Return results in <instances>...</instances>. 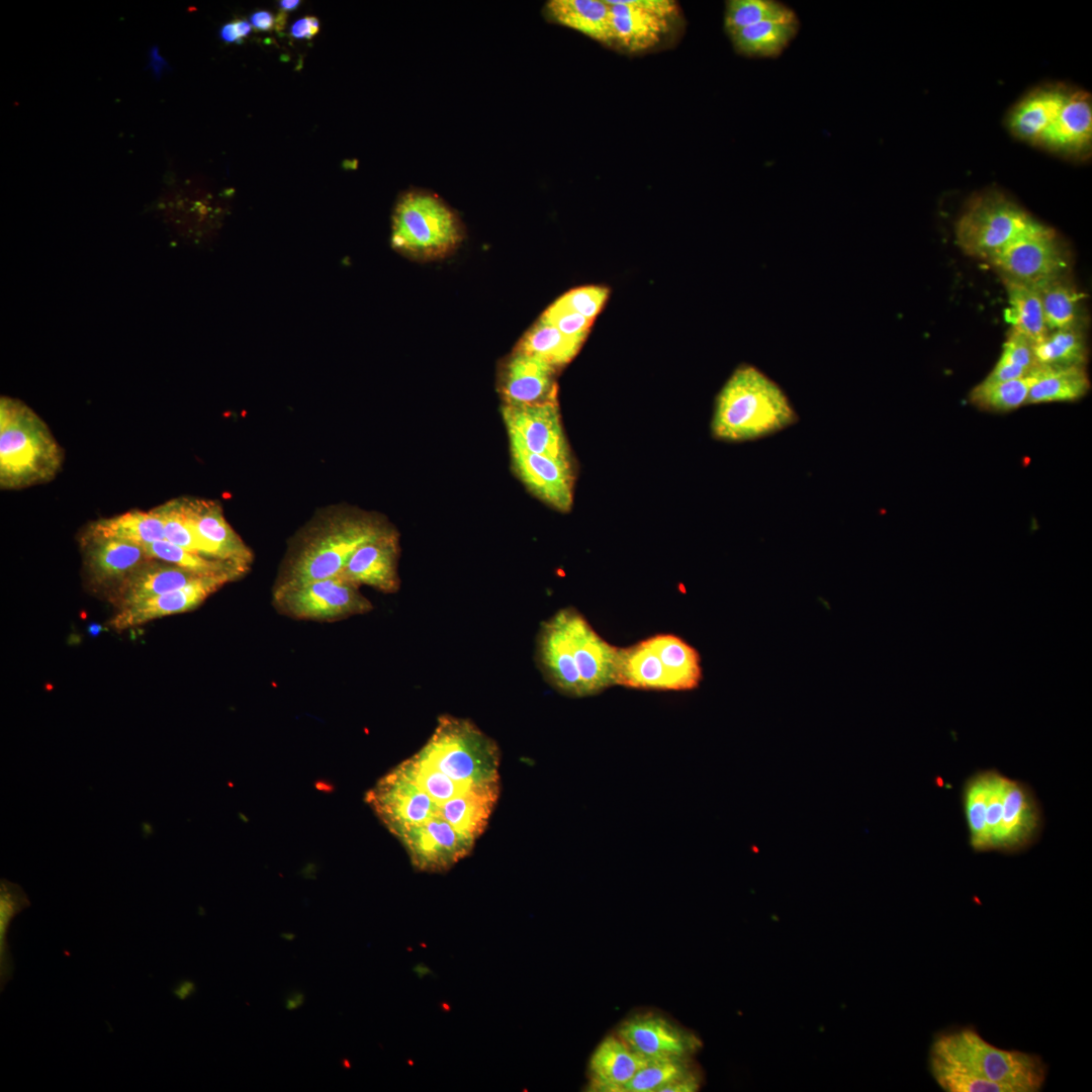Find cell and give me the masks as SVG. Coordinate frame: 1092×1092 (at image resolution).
<instances>
[{"label":"cell","instance_id":"obj_45","mask_svg":"<svg viewBox=\"0 0 1092 1092\" xmlns=\"http://www.w3.org/2000/svg\"><path fill=\"white\" fill-rule=\"evenodd\" d=\"M699 1081L700 1080L695 1072L667 1084L660 1092H693L698 1090L700 1086Z\"/></svg>","mask_w":1092,"mask_h":1092},{"label":"cell","instance_id":"obj_42","mask_svg":"<svg viewBox=\"0 0 1092 1092\" xmlns=\"http://www.w3.org/2000/svg\"><path fill=\"white\" fill-rule=\"evenodd\" d=\"M609 296V289L603 286H582L573 288L559 297V299L574 311L584 317L595 321L605 305Z\"/></svg>","mask_w":1092,"mask_h":1092},{"label":"cell","instance_id":"obj_11","mask_svg":"<svg viewBox=\"0 0 1092 1092\" xmlns=\"http://www.w3.org/2000/svg\"><path fill=\"white\" fill-rule=\"evenodd\" d=\"M988 263L1001 278L1034 287L1064 276L1069 265L1057 233L1037 220Z\"/></svg>","mask_w":1092,"mask_h":1092},{"label":"cell","instance_id":"obj_3","mask_svg":"<svg viewBox=\"0 0 1092 1092\" xmlns=\"http://www.w3.org/2000/svg\"><path fill=\"white\" fill-rule=\"evenodd\" d=\"M391 529L376 515L339 506L322 509L290 542L273 593L339 575L361 545Z\"/></svg>","mask_w":1092,"mask_h":1092},{"label":"cell","instance_id":"obj_7","mask_svg":"<svg viewBox=\"0 0 1092 1092\" xmlns=\"http://www.w3.org/2000/svg\"><path fill=\"white\" fill-rule=\"evenodd\" d=\"M703 678L698 650L673 634H657L618 648L615 685L655 691H690Z\"/></svg>","mask_w":1092,"mask_h":1092},{"label":"cell","instance_id":"obj_19","mask_svg":"<svg viewBox=\"0 0 1092 1092\" xmlns=\"http://www.w3.org/2000/svg\"><path fill=\"white\" fill-rule=\"evenodd\" d=\"M398 534L391 530L361 545L339 575L360 587L367 585L385 594L396 593L398 576Z\"/></svg>","mask_w":1092,"mask_h":1092},{"label":"cell","instance_id":"obj_10","mask_svg":"<svg viewBox=\"0 0 1092 1092\" xmlns=\"http://www.w3.org/2000/svg\"><path fill=\"white\" fill-rule=\"evenodd\" d=\"M1035 219L998 190L970 199L956 223V241L968 256L989 262Z\"/></svg>","mask_w":1092,"mask_h":1092},{"label":"cell","instance_id":"obj_4","mask_svg":"<svg viewBox=\"0 0 1092 1092\" xmlns=\"http://www.w3.org/2000/svg\"><path fill=\"white\" fill-rule=\"evenodd\" d=\"M538 655L549 681L565 695L592 696L615 685L618 647L575 609H562L543 624Z\"/></svg>","mask_w":1092,"mask_h":1092},{"label":"cell","instance_id":"obj_44","mask_svg":"<svg viewBox=\"0 0 1092 1092\" xmlns=\"http://www.w3.org/2000/svg\"><path fill=\"white\" fill-rule=\"evenodd\" d=\"M320 30V21L314 16H306L295 21L291 28L290 34L294 38H312Z\"/></svg>","mask_w":1092,"mask_h":1092},{"label":"cell","instance_id":"obj_34","mask_svg":"<svg viewBox=\"0 0 1092 1092\" xmlns=\"http://www.w3.org/2000/svg\"><path fill=\"white\" fill-rule=\"evenodd\" d=\"M144 549L151 559L168 562L200 575H225L235 580L247 573L233 563L190 552L165 539L146 544Z\"/></svg>","mask_w":1092,"mask_h":1092},{"label":"cell","instance_id":"obj_31","mask_svg":"<svg viewBox=\"0 0 1092 1092\" xmlns=\"http://www.w3.org/2000/svg\"><path fill=\"white\" fill-rule=\"evenodd\" d=\"M582 344L565 336L552 324L539 317L520 339L514 350L537 356L559 369L575 357Z\"/></svg>","mask_w":1092,"mask_h":1092},{"label":"cell","instance_id":"obj_40","mask_svg":"<svg viewBox=\"0 0 1092 1092\" xmlns=\"http://www.w3.org/2000/svg\"><path fill=\"white\" fill-rule=\"evenodd\" d=\"M154 509L163 521L165 540L190 552L201 554L196 535L185 511L183 497L168 500Z\"/></svg>","mask_w":1092,"mask_h":1092},{"label":"cell","instance_id":"obj_2","mask_svg":"<svg viewBox=\"0 0 1092 1092\" xmlns=\"http://www.w3.org/2000/svg\"><path fill=\"white\" fill-rule=\"evenodd\" d=\"M963 807L971 847L978 852H1021L1043 828L1040 805L1025 783L997 769L973 774L963 788Z\"/></svg>","mask_w":1092,"mask_h":1092},{"label":"cell","instance_id":"obj_16","mask_svg":"<svg viewBox=\"0 0 1092 1092\" xmlns=\"http://www.w3.org/2000/svg\"><path fill=\"white\" fill-rule=\"evenodd\" d=\"M616 1033L648 1060L689 1059L699 1049V1039L693 1033L654 1013L629 1017Z\"/></svg>","mask_w":1092,"mask_h":1092},{"label":"cell","instance_id":"obj_18","mask_svg":"<svg viewBox=\"0 0 1092 1092\" xmlns=\"http://www.w3.org/2000/svg\"><path fill=\"white\" fill-rule=\"evenodd\" d=\"M513 468L539 499L566 513L573 504L574 474L572 463L529 452L510 445Z\"/></svg>","mask_w":1092,"mask_h":1092},{"label":"cell","instance_id":"obj_50","mask_svg":"<svg viewBox=\"0 0 1092 1092\" xmlns=\"http://www.w3.org/2000/svg\"><path fill=\"white\" fill-rule=\"evenodd\" d=\"M281 937L285 940L292 941L295 938V934L292 932H282Z\"/></svg>","mask_w":1092,"mask_h":1092},{"label":"cell","instance_id":"obj_47","mask_svg":"<svg viewBox=\"0 0 1092 1092\" xmlns=\"http://www.w3.org/2000/svg\"><path fill=\"white\" fill-rule=\"evenodd\" d=\"M194 992H195V985L191 981H183V982H181L174 990V994L179 999H182V1000H184L187 997L191 996Z\"/></svg>","mask_w":1092,"mask_h":1092},{"label":"cell","instance_id":"obj_35","mask_svg":"<svg viewBox=\"0 0 1092 1092\" xmlns=\"http://www.w3.org/2000/svg\"><path fill=\"white\" fill-rule=\"evenodd\" d=\"M1033 380L1032 370L1027 375L1016 379L998 382L983 380L970 391L969 400L973 405L985 412H1011L1026 403Z\"/></svg>","mask_w":1092,"mask_h":1092},{"label":"cell","instance_id":"obj_15","mask_svg":"<svg viewBox=\"0 0 1092 1092\" xmlns=\"http://www.w3.org/2000/svg\"><path fill=\"white\" fill-rule=\"evenodd\" d=\"M558 369L543 359L519 351L503 362L497 387L504 405L523 406L558 401Z\"/></svg>","mask_w":1092,"mask_h":1092},{"label":"cell","instance_id":"obj_33","mask_svg":"<svg viewBox=\"0 0 1092 1092\" xmlns=\"http://www.w3.org/2000/svg\"><path fill=\"white\" fill-rule=\"evenodd\" d=\"M1037 365L1049 367H1086L1088 347L1083 327L1049 332L1032 344Z\"/></svg>","mask_w":1092,"mask_h":1092},{"label":"cell","instance_id":"obj_37","mask_svg":"<svg viewBox=\"0 0 1092 1092\" xmlns=\"http://www.w3.org/2000/svg\"><path fill=\"white\" fill-rule=\"evenodd\" d=\"M1036 365L1031 341L1011 329L1003 344L1000 358L984 381L998 382L1020 378Z\"/></svg>","mask_w":1092,"mask_h":1092},{"label":"cell","instance_id":"obj_32","mask_svg":"<svg viewBox=\"0 0 1092 1092\" xmlns=\"http://www.w3.org/2000/svg\"><path fill=\"white\" fill-rule=\"evenodd\" d=\"M1049 332L1083 327L1081 301L1084 295L1064 276L1036 287Z\"/></svg>","mask_w":1092,"mask_h":1092},{"label":"cell","instance_id":"obj_5","mask_svg":"<svg viewBox=\"0 0 1092 1092\" xmlns=\"http://www.w3.org/2000/svg\"><path fill=\"white\" fill-rule=\"evenodd\" d=\"M798 421L782 387L757 367L741 364L716 397L711 432L717 440L741 443L771 436Z\"/></svg>","mask_w":1092,"mask_h":1092},{"label":"cell","instance_id":"obj_48","mask_svg":"<svg viewBox=\"0 0 1092 1092\" xmlns=\"http://www.w3.org/2000/svg\"><path fill=\"white\" fill-rule=\"evenodd\" d=\"M304 994L302 992H293L285 999V1007L288 1010H296L304 1003Z\"/></svg>","mask_w":1092,"mask_h":1092},{"label":"cell","instance_id":"obj_14","mask_svg":"<svg viewBox=\"0 0 1092 1092\" xmlns=\"http://www.w3.org/2000/svg\"><path fill=\"white\" fill-rule=\"evenodd\" d=\"M502 415L510 445L572 463L558 401L523 406L503 405Z\"/></svg>","mask_w":1092,"mask_h":1092},{"label":"cell","instance_id":"obj_1","mask_svg":"<svg viewBox=\"0 0 1092 1092\" xmlns=\"http://www.w3.org/2000/svg\"><path fill=\"white\" fill-rule=\"evenodd\" d=\"M928 1064L946 1092H1037L1048 1072L1039 1056L997 1048L971 1027L936 1035Z\"/></svg>","mask_w":1092,"mask_h":1092},{"label":"cell","instance_id":"obj_46","mask_svg":"<svg viewBox=\"0 0 1092 1092\" xmlns=\"http://www.w3.org/2000/svg\"><path fill=\"white\" fill-rule=\"evenodd\" d=\"M275 22L276 18H274L273 14L265 10L254 12L250 17L251 25L261 31L271 30Z\"/></svg>","mask_w":1092,"mask_h":1092},{"label":"cell","instance_id":"obj_8","mask_svg":"<svg viewBox=\"0 0 1092 1092\" xmlns=\"http://www.w3.org/2000/svg\"><path fill=\"white\" fill-rule=\"evenodd\" d=\"M463 238L457 214L438 196L412 190L397 201L392 216V247L421 261L451 254Z\"/></svg>","mask_w":1092,"mask_h":1092},{"label":"cell","instance_id":"obj_21","mask_svg":"<svg viewBox=\"0 0 1092 1092\" xmlns=\"http://www.w3.org/2000/svg\"><path fill=\"white\" fill-rule=\"evenodd\" d=\"M82 543L86 569L99 584L119 585L151 559L144 546L127 541L84 535Z\"/></svg>","mask_w":1092,"mask_h":1092},{"label":"cell","instance_id":"obj_38","mask_svg":"<svg viewBox=\"0 0 1092 1092\" xmlns=\"http://www.w3.org/2000/svg\"><path fill=\"white\" fill-rule=\"evenodd\" d=\"M30 906L27 895L14 883L0 881V979L1 991L13 976L14 964L7 943L11 920L24 908Z\"/></svg>","mask_w":1092,"mask_h":1092},{"label":"cell","instance_id":"obj_20","mask_svg":"<svg viewBox=\"0 0 1092 1092\" xmlns=\"http://www.w3.org/2000/svg\"><path fill=\"white\" fill-rule=\"evenodd\" d=\"M233 580L225 575L201 576L178 589L120 608L110 625L114 629L123 630L161 617L192 611Z\"/></svg>","mask_w":1092,"mask_h":1092},{"label":"cell","instance_id":"obj_49","mask_svg":"<svg viewBox=\"0 0 1092 1092\" xmlns=\"http://www.w3.org/2000/svg\"><path fill=\"white\" fill-rule=\"evenodd\" d=\"M299 4L300 1L298 0H282L279 2V6L281 8V11L283 12H289L291 10H294Z\"/></svg>","mask_w":1092,"mask_h":1092},{"label":"cell","instance_id":"obj_36","mask_svg":"<svg viewBox=\"0 0 1092 1092\" xmlns=\"http://www.w3.org/2000/svg\"><path fill=\"white\" fill-rule=\"evenodd\" d=\"M796 16L791 7L776 0H729L725 5L724 28L727 34H731L763 21Z\"/></svg>","mask_w":1092,"mask_h":1092},{"label":"cell","instance_id":"obj_23","mask_svg":"<svg viewBox=\"0 0 1092 1092\" xmlns=\"http://www.w3.org/2000/svg\"><path fill=\"white\" fill-rule=\"evenodd\" d=\"M650 1060L631 1049L617 1033L606 1036L588 1063L590 1090L620 1092Z\"/></svg>","mask_w":1092,"mask_h":1092},{"label":"cell","instance_id":"obj_13","mask_svg":"<svg viewBox=\"0 0 1092 1092\" xmlns=\"http://www.w3.org/2000/svg\"><path fill=\"white\" fill-rule=\"evenodd\" d=\"M611 10L613 44L637 53L658 44L679 14L671 0H606Z\"/></svg>","mask_w":1092,"mask_h":1092},{"label":"cell","instance_id":"obj_6","mask_svg":"<svg viewBox=\"0 0 1092 1092\" xmlns=\"http://www.w3.org/2000/svg\"><path fill=\"white\" fill-rule=\"evenodd\" d=\"M47 424L20 400H0V486L20 489L52 480L64 459Z\"/></svg>","mask_w":1092,"mask_h":1092},{"label":"cell","instance_id":"obj_26","mask_svg":"<svg viewBox=\"0 0 1092 1092\" xmlns=\"http://www.w3.org/2000/svg\"><path fill=\"white\" fill-rule=\"evenodd\" d=\"M544 14L551 22L603 44H613L611 10L606 0H550L545 4Z\"/></svg>","mask_w":1092,"mask_h":1092},{"label":"cell","instance_id":"obj_30","mask_svg":"<svg viewBox=\"0 0 1092 1092\" xmlns=\"http://www.w3.org/2000/svg\"><path fill=\"white\" fill-rule=\"evenodd\" d=\"M1002 281L1008 301L1004 311L1005 321L1032 344L1039 341L1049 331L1036 287L1003 277Z\"/></svg>","mask_w":1092,"mask_h":1092},{"label":"cell","instance_id":"obj_22","mask_svg":"<svg viewBox=\"0 0 1092 1092\" xmlns=\"http://www.w3.org/2000/svg\"><path fill=\"white\" fill-rule=\"evenodd\" d=\"M1092 103L1084 91H1069L1052 126L1039 146L1068 156H1082L1091 150Z\"/></svg>","mask_w":1092,"mask_h":1092},{"label":"cell","instance_id":"obj_29","mask_svg":"<svg viewBox=\"0 0 1092 1092\" xmlns=\"http://www.w3.org/2000/svg\"><path fill=\"white\" fill-rule=\"evenodd\" d=\"M84 535L113 538L142 546L165 539L163 521L155 509L130 510L99 519L88 527Z\"/></svg>","mask_w":1092,"mask_h":1092},{"label":"cell","instance_id":"obj_25","mask_svg":"<svg viewBox=\"0 0 1092 1092\" xmlns=\"http://www.w3.org/2000/svg\"><path fill=\"white\" fill-rule=\"evenodd\" d=\"M201 576L207 575L149 559L118 585L120 608L178 589Z\"/></svg>","mask_w":1092,"mask_h":1092},{"label":"cell","instance_id":"obj_9","mask_svg":"<svg viewBox=\"0 0 1092 1092\" xmlns=\"http://www.w3.org/2000/svg\"><path fill=\"white\" fill-rule=\"evenodd\" d=\"M417 753L455 781L475 786L499 783L497 744L467 719L441 716Z\"/></svg>","mask_w":1092,"mask_h":1092},{"label":"cell","instance_id":"obj_28","mask_svg":"<svg viewBox=\"0 0 1092 1092\" xmlns=\"http://www.w3.org/2000/svg\"><path fill=\"white\" fill-rule=\"evenodd\" d=\"M1026 403L1067 402L1082 398L1090 389L1086 367L1036 365Z\"/></svg>","mask_w":1092,"mask_h":1092},{"label":"cell","instance_id":"obj_27","mask_svg":"<svg viewBox=\"0 0 1092 1092\" xmlns=\"http://www.w3.org/2000/svg\"><path fill=\"white\" fill-rule=\"evenodd\" d=\"M800 29L798 16L767 20L728 34L735 52L748 58H777L795 39Z\"/></svg>","mask_w":1092,"mask_h":1092},{"label":"cell","instance_id":"obj_41","mask_svg":"<svg viewBox=\"0 0 1092 1092\" xmlns=\"http://www.w3.org/2000/svg\"><path fill=\"white\" fill-rule=\"evenodd\" d=\"M540 317L552 324L565 336L582 343L593 324V321L574 311L559 298L551 303Z\"/></svg>","mask_w":1092,"mask_h":1092},{"label":"cell","instance_id":"obj_39","mask_svg":"<svg viewBox=\"0 0 1092 1092\" xmlns=\"http://www.w3.org/2000/svg\"><path fill=\"white\" fill-rule=\"evenodd\" d=\"M695 1073L689 1059L650 1060L620 1092H660L667 1084Z\"/></svg>","mask_w":1092,"mask_h":1092},{"label":"cell","instance_id":"obj_24","mask_svg":"<svg viewBox=\"0 0 1092 1092\" xmlns=\"http://www.w3.org/2000/svg\"><path fill=\"white\" fill-rule=\"evenodd\" d=\"M1069 90L1061 86H1044L1024 96L1008 115V128L1018 139L1040 145L1057 118Z\"/></svg>","mask_w":1092,"mask_h":1092},{"label":"cell","instance_id":"obj_43","mask_svg":"<svg viewBox=\"0 0 1092 1092\" xmlns=\"http://www.w3.org/2000/svg\"><path fill=\"white\" fill-rule=\"evenodd\" d=\"M252 25L244 19L234 20L224 24L219 31L220 38L225 42L241 43L251 32Z\"/></svg>","mask_w":1092,"mask_h":1092},{"label":"cell","instance_id":"obj_12","mask_svg":"<svg viewBox=\"0 0 1092 1092\" xmlns=\"http://www.w3.org/2000/svg\"><path fill=\"white\" fill-rule=\"evenodd\" d=\"M275 609L282 615L317 622H335L372 610L371 602L340 575L313 580L272 593Z\"/></svg>","mask_w":1092,"mask_h":1092},{"label":"cell","instance_id":"obj_17","mask_svg":"<svg viewBox=\"0 0 1092 1092\" xmlns=\"http://www.w3.org/2000/svg\"><path fill=\"white\" fill-rule=\"evenodd\" d=\"M183 500L201 554L248 571L253 553L225 520L221 506L211 499L183 497Z\"/></svg>","mask_w":1092,"mask_h":1092}]
</instances>
